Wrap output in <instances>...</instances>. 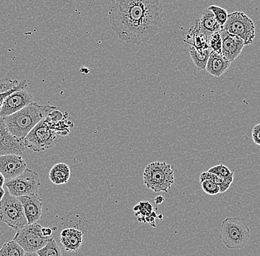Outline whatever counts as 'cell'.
<instances>
[{
  "mask_svg": "<svg viewBox=\"0 0 260 256\" xmlns=\"http://www.w3.org/2000/svg\"><path fill=\"white\" fill-rule=\"evenodd\" d=\"M135 216L137 217L138 221L141 223H148L149 218L153 213L152 205L148 201L140 202L133 208Z\"/></svg>",
  "mask_w": 260,
  "mask_h": 256,
  "instance_id": "cell-20",
  "label": "cell"
},
{
  "mask_svg": "<svg viewBox=\"0 0 260 256\" xmlns=\"http://www.w3.org/2000/svg\"><path fill=\"white\" fill-rule=\"evenodd\" d=\"M108 17L112 30L120 40L141 45L160 31L164 8L160 0H111Z\"/></svg>",
  "mask_w": 260,
  "mask_h": 256,
  "instance_id": "cell-1",
  "label": "cell"
},
{
  "mask_svg": "<svg viewBox=\"0 0 260 256\" xmlns=\"http://www.w3.org/2000/svg\"><path fill=\"white\" fill-rule=\"evenodd\" d=\"M252 139L255 144L260 146V124L253 127L252 130Z\"/></svg>",
  "mask_w": 260,
  "mask_h": 256,
  "instance_id": "cell-29",
  "label": "cell"
},
{
  "mask_svg": "<svg viewBox=\"0 0 260 256\" xmlns=\"http://www.w3.org/2000/svg\"><path fill=\"white\" fill-rule=\"evenodd\" d=\"M70 177L71 168L66 163H58L55 164L49 173L50 182L56 185L68 183Z\"/></svg>",
  "mask_w": 260,
  "mask_h": 256,
  "instance_id": "cell-18",
  "label": "cell"
},
{
  "mask_svg": "<svg viewBox=\"0 0 260 256\" xmlns=\"http://www.w3.org/2000/svg\"><path fill=\"white\" fill-rule=\"evenodd\" d=\"M0 221L17 231L28 224L22 202L8 190L0 202Z\"/></svg>",
  "mask_w": 260,
  "mask_h": 256,
  "instance_id": "cell-6",
  "label": "cell"
},
{
  "mask_svg": "<svg viewBox=\"0 0 260 256\" xmlns=\"http://www.w3.org/2000/svg\"><path fill=\"white\" fill-rule=\"evenodd\" d=\"M5 194H6V190L3 189V187H0V202L3 200Z\"/></svg>",
  "mask_w": 260,
  "mask_h": 256,
  "instance_id": "cell-34",
  "label": "cell"
},
{
  "mask_svg": "<svg viewBox=\"0 0 260 256\" xmlns=\"http://www.w3.org/2000/svg\"><path fill=\"white\" fill-rule=\"evenodd\" d=\"M40 224H27L16 232L14 240L16 241L27 252H36L43 248L52 237H45L42 233Z\"/></svg>",
  "mask_w": 260,
  "mask_h": 256,
  "instance_id": "cell-9",
  "label": "cell"
},
{
  "mask_svg": "<svg viewBox=\"0 0 260 256\" xmlns=\"http://www.w3.org/2000/svg\"><path fill=\"white\" fill-rule=\"evenodd\" d=\"M37 252L40 256H62L59 245L53 237L43 248L40 249Z\"/></svg>",
  "mask_w": 260,
  "mask_h": 256,
  "instance_id": "cell-24",
  "label": "cell"
},
{
  "mask_svg": "<svg viewBox=\"0 0 260 256\" xmlns=\"http://www.w3.org/2000/svg\"><path fill=\"white\" fill-rule=\"evenodd\" d=\"M222 29L241 38L245 45H252L256 37V27L253 20L241 11L229 14Z\"/></svg>",
  "mask_w": 260,
  "mask_h": 256,
  "instance_id": "cell-7",
  "label": "cell"
},
{
  "mask_svg": "<svg viewBox=\"0 0 260 256\" xmlns=\"http://www.w3.org/2000/svg\"><path fill=\"white\" fill-rule=\"evenodd\" d=\"M250 239L251 231L246 218L229 217L222 221L219 239L228 249H243Z\"/></svg>",
  "mask_w": 260,
  "mask_h": 256,
  "instance_id": "cell-3",
  "label": "cell"
},
{
  "mask_svg": "<svg viewBox=\"0 0 260 256\" xmlns=\"http://www.w3.org/2000/svg\"><path fill=\"white\" fill-rule=\"evenodd\" d=\"M164 197L162 196V195H159V196H157L154 200V202H155L156 205H159L160 204H162V202H164Z\"/></svg>",
  "mask_w": 260,
  "mask_h": 256,
  "instance_id": "cell-32",
  "label": "cell"
},
{
  "mask_svg": "<svg viewBox=\"0 0 260 256\" xmlns=\"http://www.w3.org/2000/svg\"><path fill=\"white\" fill-rule=\"evenodd\" d=\"M222 37V54L230 63L240 56L245 47V42L240 37L225 30L220 31Z\"/></svg>",
  "mask_w": 260,
  "mask_h": 256,
  "instance_id": "cell-13",
  "label": "cell"
},
{
  "mask_svg": "<svg viewBox=\"0 0 260 256\" xmlns=\"http://www.w3.org/2000/svg\"><path fill=\"white\" fill-rule=\"evenodd\" d=\"M24 256H40V255H39V254L37 253V252H25V253H24Z\"/></svg>",
  "mask_w": 260,
  "mask_h": 256,
  "instance_id": "cell-35",
  "label": "cell"
},
{
  "mask_svg": "<svg viewBox=\"0 0 260 256\" xmlns=\"http://www.w3.org/2000/svg\"><path fill=\"white\" fill-rule=\"evenodd\" d=\"M34 102V96L26 90H18L6 98L0 110V116L8 117L23 109L26 106Z\"/></svg>",
  "mask_w": 260,
  "mask_h": 256,
  "instance_id": "cell-11",
  "label": "cell"
},
{
  "mask_svg": "<svg viewBox=\"0 0 260 256\" xmlns=\"http://www.w3.org/2000/svg\"><path fill=\"white\" fill-rule=\"evenodd\" d=\"M25 251L14 239L3 244L0 249V256H24Z\"/></svg>",
  "mask_w": 260,
  "mask_h": 256,
  "instance_id": "cell-22",
  "label": "cell"
},
{
  "mask_svg": "<svg viewBox=\"0 0 260 256\" xmlns=\"http://www.w3.org/2000/svg\"><path fill=\"white\" fill-rule=\"evenodd\" d=\"M5 187L14 195L19 197L39 194L41 187L40 175L36 171L27 168L20 176L6 182Z\"/></svg>",
  "mask_w": 260,
  "mask_h": 256,
  "instance_id": "cell-8",
  "label": "cell"
},
{
  "mask_svg": "<svg viewBox=\"0 0 260 256\" xmlns=\"http://www.w3.org/2000/svg\"><path fill=\"white\" fill-rule=\"evenodd\" d=\"M209 173L215 174L219 177L222 178L230 184L233 183L234 182V173L231 171V169L223 164H219L214 167H211L208 169Z\"/></svg>",
  "mask_w": 260,
  "mask_h": 256,
  "instance_id": "cell-23",
  "label": "cell"
},
{
  "mask_svg": "<svg viewBox=\"0 0 260 256\" xmlns=\"http://www.w3.org/2000/svg\"><path fill=\"white\" fill-rule=\"evenodd\" d=\"M231 64L232 63L222 56V54L211 50L206 70L211 76L219 78L226 72L230 68Z\"/></svg>",
  "mask_w": 260,
  "mask_h": 256,
  "instance_id": "cell-16",
  "label": "cell"
},
{
  "mask_svg": "<svg viewBox=\"0 0 260 256\" xmlns=\"http://www.w3.org/2000/svg\"><path fill=\"white\" fill-rule=\"evenodd\" d=\"M57 107L52 105H42L32 102L19 111L4 117L8 130L14 136L24 139L27 135L39 123Z\"/></svg>",
  "mask_w": 260,
  "mask_h": 256,
  "instance_id": "cell-2",
  "label": "cell"
},
{
  "mask_svg": "<svg viewBox=\"0 0 260 256\" xmlns=\"http://www.w3.org/2000/svg\"><path fill=\"white\" fill-rule=\"evenodd\" d=\"M42 234H43V236H45V237H52V233H53V231H52L51 228L42 227Z\"/></svg>",
  "mask_w": 260,
  "mask_h": 256,
  "instance_id": "cell-31",
  "label": "cell"
},
{
  "mask_svg": "<svg viewBox=\"0 0 260 256\" xmlns=\"http://www.w3.org/2000/svg\"><path fill=\"white\" fill-rule=\"evenodd\" d=\"M23 206L24 215L28 224H35L42 215L43 202L39 194L19 197Z\"/></svg>",
  "mask_w": 260,
  "mask_h": 256,
  "instance_id": "cell-14",
  "label": "cell"
},
{
  "mask_svg": "<svg viewBox=\"0 0 260 256\" xmlns=\"http://www.w3.org/2000/svg\"><path fill=\"white\" fill-rule=\"evenodd\" d=\"M26 148L24 139L14 136L8 130L4 117L0 116V156L22 155Z\"/></svg>",
  "mask_w": 260,
  "mask_h": 256,
  "instance_id": "cell-10",
  "label": "cell"
},
{
  "mask_svg": "<svg viewBox=\"0 0 260 256\" xmlns=\"http://www.w3.org/2000/svg\"><path fill=\"white\" fill-rule=\"evenodd\" d=\"M14 91H10V92L6 93V94H0V110H1L2 107H3V103H4L5 100H6V98H7L8 96L10 95V94H12V93H14Z\"/></svg>",
  "mask_w": 260,
  "mask_h": 256,
  "instance_id": "cell-30",
  "label": "cell"
},
{
  "mask_svg": "<svg viewBox=\"0 0 260 256\" xmlns=\"http://www.w3.org/2000/svg\"><path fill=\"white\" fill-rule=\"evenodd\" d=\"M6 183V179H5L4 176L0 173V187H3Z\"/></svg>",
  "mask_w": 260,
  "mask_h": 256,
  "instance_id": "cell-33",
  "label": "cell"
},
{
  "mask_svg": "<svg viewBox=\"0 0 260 256\" xmlns=\"http://www.w3.org/2000/svg\"><path fill=\"white\" fill-rule=\"evenodd\" d=\"M208 9L212 11L213 14L215 16L217 22H218L219 25H220L221 29H222L224 24L226 22L228 16H229V14H228L226 10L217 6H209V7L208 8Z\"/></svg>",
  "mask_w": 260,
  "mask_h": 256,
  "instance_id": "cell-26",
  "label": "cell"
},
{
  "mask_svg": "<svg viewBox=\"0 0 260 256\" xmlns=\"http://www.w3.org/2000/svg\"><path fill=\"white\" fill-rule=\"evenodd\" d=\"M143 177L146 187L154 192H167L175 183L174 167L165 161H154L148 164Z\"/></svg>",
  "mask_w": 260,
  "mask_h": 256,
  "instance_id": "cell-4",
  "label": "cell"
},
{
  "mask_svg": "<svg viewBox=\"0 0 260 256\" xmlns=\"http://www.w3.org/2000/svg\"><path fill=\"white\" fill-rule=\"evenodd\" d=\"M204 180H211L218 184L220 193L227 191L231 186L230 184L228 183L222 178L219 177L218 176L215 175V174H211L209 171L203 172L200 176V182H203Z\"/></svg>",
  "mask_w": 260,
  "mask_h": 256,
  "instance_id": "cell-25",
  "label": "cell"
},
{
  "mask_svg": "<svg viewBox=\"0 0 260 256\" xmlns=\"http://www.w3.org/2000/svg\"><path fill=\"white\" fill-rule=\"evenodd\" d=\"M57 136L54 122L47 117L24 138V145L34 152H44L56 146L58 143Z\"/></svg>",
  "mask_w": 260,
  "mask_h": 256,
  "instance_id": "cell-5",
  "label": "cell"
},
{
  "mask_svg": "<svg viewBox=\"0 0 260 256\" xmlns=\"http://www.w3.org/2000/svg\"><path fill=\"white\" fill-rule=\"evenodd\" d=\"M27 80L19 81L10 78H0V94L27 88Z\"/></svg>",
  "mask_w": 260,
  "mask_h": 256,
  "instance_id": "cell-21",
  "label": "cell"
},
{
  "mask_svg": "<svg viewBox=\"0 0 260 256\" xmlns=\"http://www.w3.org/2000/svg\"><path fill=\"white\" fill-rule=\"evenodd\" d=\"M209 45L212 51L222 54V37L220 32L211 34L209 39Z\"/></svg>",
  "mask_w": 260,
  "mask_h": 256,
  "instance_id": "cell-27",
  "label": "cell"
},
{
  "mask_svg": "<svg viewBox=\"0 0 260 256\" xmlns=\"http://www.w3.org/2000/svg\"><path fill=\"white\" fill-rule=\"evenodd\" d=\"M211 50L210 47L206 48H197L192 45L190 46V56L195 66L199 71L206 70Z\"/></svg>",
  "mask_w": 260,
  "mask_h": 256,
  "instance_id": "cell-19",
  "label": "cell"
},
{
  "mask_svg": "<svg viewBox=\"0 0 260 256\" xmlns=\"http://www.w3.org/2000/svg\"><path fill=\"white\" fill-rule=\"evenodd\" d=\"M83 239L84 233L77 228H67L60 233V244L67 252H77L82 246Z\"/></svg>",
  "mask_w": 260,
  "mask_h": 256,
  "instance_id": "cell-15",
  "label": "cell"
},
{
  "mask_svg": "<svg viewBox=\"0 0 260 256\" xmlns=\"http://www.w3.org/2000/svg\"><path fill=\"white\" fill-rule=\"evenodd\" d=\"M200 29L201 32L204 33L208 38L211 37V34L216 32H220L222 30L220 25L217 22L215 16L210 10L206 9L203 11L202 16L199 22Z\"/></svg>",
  "mask_w": 260,
  "mask_h": 256,
  "instance_id": "cell-17",
  "label": "cell"
},
{
  "mask_svg": "<svg viewBox=\"0 0 260 256\" xmlns=\"http://www.w3.org/2000/svg\"><path fill=\"white\" fill-rule=\"evenodd\" d=\"M203 191L208 195H214L220 193L218 184L211 180H204L201 182Z\"/></svg>",
  "mask_w": 260,
  "mask_h": 256,
  "instance_id": "cell-28",
  "label": "cell"
},
{
  "mask_svg": "<svg viewBox=\"0 0 260 256\" xmlns=\"http://www.w3.org/2000/svg\"><path fill=\"white\" fill-rule=\"evenodd\" d=\"M27 164L21 155L7 154L0 156V173L6 182H9L23 174Z\"/></svg>",
  "mask_w": 260,
  "mask_h": 256,
  "instance_id": "cell-12",
  "label": "cell"
}]
</instances>
